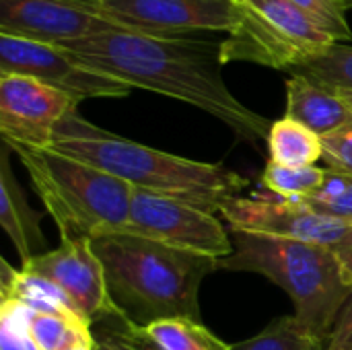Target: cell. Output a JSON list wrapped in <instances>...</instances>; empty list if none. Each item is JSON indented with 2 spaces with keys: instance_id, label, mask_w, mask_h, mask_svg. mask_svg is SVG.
Segmentation results:
<instances>
[{
  "instance_id": "21",
  "label": "cell",
  "mask_w": 352,
  "mask_h": 350,
  "mask_svg": "<svg viewBox=\"0 0 352 350\" xmlns=\"http://www.w3.org/2000/svg\"><path fill=\"white\" fill-rule=\"evenodd\" d=\"M231 350H326V340L303 330L295 316L278 318L258 336L231 344Z\"/></svg>"
},
{
  "instance_id": "13",
  "label": "cell",
  "mask_w": 352,
  "mask_h": 350,
  "mask_svg": "<svg viewBox=\"0 0 352 350\" xmlns=\"http://www.w3.org/2000/svg\"><path fill=\"white\" fill-rule=\"evenodd\" d=\"M109 29L116 25L72 0H0V33L64 45Z\"/></svg>"
},
{
  "instance_id": "31",
  "label": "cell",
  "mask_w": 352,
  "mask_h": 350,
  "mask_svg": "<svg viewBox=\"0 0 352 350\" xmlns=\"http://www.w3.org/2000/svg\"><path fill=\"white\" fill-rule=\"evenodd\" d=\"M344 4H346V8H349V10H352V0H344Z\"/></svg>"
},
{
  "instance_id": "3",
  "label": "cell",
  "mask_w": 352,
  "mask_h": 350,
  "mask_svg": "<svg viewBox=\"0 0 352 350\" xmlns=\"http://www.w3.org/2000/svg\"><path fill=\"white\" fill-rule=\"evenodd\" d=\"M93 250L116 305L132 324L146 328L171 318L202 322L200 287L219 270V260L130 233L95 239Z\"/></svg>"
},
{
  "instance_id": "17",
  "label": "cell",
  "mask_w": 352,
  "mask_h": 350,
  "mask_svg": "<svg viewBox=\"0 0 352 350\" xmlns=\"http://www.w3.org/2000/svg\"><path fill=\"white\" fill-rule=\"evenodd\" d=\"M266 142L270 161L287 167H311L324 155L322 136L287 116L272 122Z\"/></svg>"
},
{
  "instance_id": "12",
  "label": "cell",
  "mask_w": 352,
  "mask_h": 350,
  "mask_svg": "<svg viewBox=\"0 0 352 350\" xmlns=\"http://www.w3.org/2000/svg\"><path fill=\"white\" fill-rule=\"evenodd\" d=\"M76 109V99L37 78L0 72V136L8 149H52L58 124Z\"/></svg>"
},
{
  "instance_id": "2",
  "label": "cell",
  "mask_w": 352,
  "mask_h": 350,
  "mask_svg": "<svg viewBox=\"0 0 352 350\" xmlns=\"http://www.w3.org/2000/svg\"><path fill=\"white\" fill-rule=\"evenodd\" d=\"M52 149L136 190L179 198L214 215L227 198L239 196L250 184L221 163L186 159L107 132L85 120L78 109L58 124Z\"/></svg>"
},
{
  "instance_id": "25",
  "label": "cell",
  "mask_w": 352,
  "mask_h": 350,
  "mask_svg": "<svg viewBox=\"0 0 352 350\" xmlns=\"http://www.w3.org/2000/svg\"><path fill=\"white\" fill-rule=\"evenodd\" d=\"M0 350H39L27 330V309L12 301L0 305Z\"/></svg>"
},
{
  "instance_id": "20",
  "label": "cell",
  "mask_w": 352,
  "mask_h": 350,
  "mask_svg": "<svg viewBox=\"0 0 352 350\" xmlns=\"http://www.w3.org/2000/svg\"><path fill=\"white\" fill-rule=\"evenodd\" d=\"M144 332L159 350H231V344L214 336L202 322L188 318L159 320Z\"/></svg>"
},
{
  "instance_id": "32",
  "label": "cell",
  "mask_w": 352,
  "mask_h": 350,
  "mask_svg": "<svg viewBox=\"0 0 352 350\" xmlns=\"http://www.w3.org/2000/svg\"><path fill=\"white\" fill-rule=\"evenodd\" d=\"M76 350H95V347H91V349H76Z\"/></svg>"
},
{
  "instance_id": "24",
  "label": "cell",
  "mask_w": 352,
  "mask_h": 350,
  "mask_svg": "<svg viewBox=\"0 0 352 350\" xmlns=\"http://www.w3.org/2000/svg\"><path fill=\"white\" fill-rule=\"evenodd\" d=\"M295 4L305 17H309L324 33H328L334 41H351L352 29L349 23V8L344 0H289Z\"/></svg>"
},
{
  "instance_id": "28",
  "label": "cell",
  "mask_w": 352,
  "mask_h": 350,
  "mask_svg": "<svg viewBox=\"0 0 352 350\" xmlns=\"http://www.w3.org/2000/svg\"><path fill=\"white\" fill-rule=\"evenodd\" d=\"M326 350H352V295L330 332Z\"/></svg>"
},
{
  "instance_id": "1",
  "label": "cell",
  "mask_w": 352,
  "mask_h": 350,
  "mask_svg": "<svg viewBox=\"0 0 352 350\" xmlns=\"http://www.w3.org/2000/svg\"><path fill=\"white\" fill-rule=\"evenodd\" d=\"M62 47L132 89H146L210 113L248 144L268 140L272 122L243 105L225 85L221 43L116 27Z\"/></svg>"
},
{
  "instance_id": "15",
  "label": "cell",
  "mask_w": 352,
  "mask_h": 350,
  "mask_svg": "<svg viewBox=\"0 0 352 350\" xmlns=\"http://www.w3.org/2000/svg\"><path fill=\"white\" fill-rule=\"evenodd\" d=\"M287 118L305 124L324 138L352 126V101L305 76L291 74L287 80Z\"/></svg>"
},
{
  "instance_id": "18",
  "label": "cell",
  "mask_w": 352,
  "mask_h": 350,
  "mask_svg": "<svg viewBox=\"0 0 352 350\" xmlns=\"http://www.w3.org/2000/svg\"><path fill=\"white\" fill-rule=\"evenodd\" d=\"M91 324L78 320H66L60 316L37 314L27 309V330L39 350H76L91 349L97 338L91 332Z\"/></svg>"
},
{
  "instance_id": "6",
  "label": "cell",
  "mask_w": 352,
  "mask_h": 350,
  "mask_svg": "<svg viewBox=\"0 0 352 350\" xmlns=\"http://www.w3.org/2000/svg\"><path fill=\"white\" fill-rule=\"evenodd\" d=\"M336 43L289 0H235V21L221 41V60L291 72Z\"/></svg>"
},
{
  "instance_id": "5",
  "label": "cell",
  "mask_w": 352,
  "mask_h": 350,
  "mask_svg": "<svg viewBox=\"0 0 352 350\" xmlns=\"http://www.w3.org/2000/svg\"><path fill=\"white\" fill-rule=\"evenodd\" d=\"M10 151L21 159L62 239L95 241L126 233L134 194L130 184L54 149Z\"/></svg>"
},
{
  "instance_id": "27",
  "label": "cell",
  "mask_w": 352,
  "mask_h": 350,
  "mask_svg": "<svg viewBox=\"0 0 352 350\" xmlns=\"http://www.w3.org/2000/svg\"><path fill=\"white\" fill-rule=\"evenodd\" d=\"M324 155L322 161L326 169L336 173L352 175V126L322 138Z\"/></svg>"
},
{
  "instance_id": "14",
  "label": "cell",
  "mask_w": 352,
  "mask_h": 350,
  "mask_svg": "<svg viewBox=\"0 0 352 350\" xmlns=\"http://www.w3.org/2000/svg\"><path fill=\"white\" fill-rule=\"evenodd\" d=\"M8 151L10 149L4 144L0 157V227L16 248L23 266L47 250L41 233V215L29 206L25 192L12 173Z\"/></svg>"
},
{
  "instance_id": "8",
  "label": "cell",
  "mask_w": 352,
  "mask_h": 350,
  "mask_svg": "<svg viewBox=\"0 0 352 350\" xmlns=\"http://www.w3.org/2000/svg\"><path fill=\"white\" fill-rule=\"evenodd\" d=\"M0 72L37 78L78 103L85 99H118L132 93L130 85L87 66L62 45L8 33H0Z\"/></svg>"
},
{
  "instance_id": "29",
  "label": "cell",
  "mask_w": 352,
  "mask_h": 350,
  "mask_svg": "<svg viewBox=\"0 0 352 350\" xmlns=\"http://www.w3.org/2000/svg\"><path fill=\"white\" fill-rule=\"evenodd\" d=\"M338 262H340V270H342V276L346 281V285L352 287V227H349V231L344 233V237L332 248Z\"/></svg>"
},
{
  "instance_id": "33",
  "label": "cell",
  "mask_w": 352,
  "mask_h": 350,
  "mask_svg": "<svg viewBox=\"0 0 352 350\" xmlns=\"http://www.w3.org/2000/svg\"><path fill=\"white\" fill-rule=\"evenodd\" d=\"M233 2H235V0H233Z\"/></svg>"
},
{
  "instance_id": "4",
  "label": "cell",
  "mask_w": 352,
  "mask_h": 350,
  "mask_svg": "<svg viewBox=\"0 0 352 350\" xmlns=\"http://www.w3.org/2000/svg\"><path fill=\"white\" fill-rule=\"evenodd\" d=\"M233 254L219 268L233 272H256L280 287L295 307L297 324L328 342L330 332L351 299L340 262L332 248L231 231Z\"/></svg>"
},
{
  "instance_id": "26",
  "label": "cell",
  "mask_w": 352,
  "mask_h": 350,
  "mask_svg": "<svg viewBox=\"0 0 352 350\" xmlns=\"http://www.w3.org/2000/svg\"><path fill=\"white\" fill-rule=\"evenodd\" d=\"M103 340L116 350H159L146 336L144 328L132 324L130 320H107L99 324Z\"/></svg>"
},
{
  "instance_id": "23",
  "label": "cell",
  "mask_w": 352,
  "mask_h": 350,
  "mask_svg": "<svg viewBox=\"0 0 352 350\" xmlns=\"http://www.w3.org/2000/svg\"><path fill=\"white\" fill-rule=\"evenodd\" d=\"M299 202L328 219L352 227V175L328 169L324 184Z\"/></svg>"
},
{
  "instance_id": "19",
  "label": "cell",
  "mask_w": 352,
  "mask_h": 350,
  "mask_svg": "<svg viewBox=\"0 0 352 350\" xmlns=\"http://www.w3.org/2000/svg\"><path fill=\"white\" fill-rule=\"evenodd\" d=\"M289 74H299L352 101V45L336 41L318 56L295 66Z\"/></svg>"
},
{
  "instance_id": "30",
  "label": "cell",
  "mask_w": 352,
  "mask_h": 350,
  "mask_svg": "<svg viewBox=\"0 0 352 350\" xmlns=\"http://www.w3.org/2000/svg\"><path fill=\"white\" fill-rule=\"evenodd\" d=\"M95 350H116L107 340H103V338H97V344H95Z\"/></svg>"
},
{
  "instance_id": "10",
  "label": "cell",
  "mask_w": 352,
  "mask_h": 350,
  "mask_svg": "<svg viewBox=\"0 0 352 350\" xmlns=\"http://www.w3.org/2000/svg\"><path fill=\"white\" fill-rule=\"evenodd\" d=\"M116 27L148 35L225 31L235 21L233 0H72Z\"/></svg>"
},
{
  "instance_id": "22",
  "label": "cell",
  "mask_w": 352,
  "mask_h": 350,
  "mask_svg": "<svg viewBox=\"0 0 352 350\" xmlns=\"http://www.w3.org/2000/svg\"><path fill=\"white\" fill-rule=\"evenodd\" d=\"M326 173H328L326 167H316V165L287 167V165L268 161L260 182H262L264 190H268L276 196L301 200V198L309 196L311 192H316L324 184Z\"/></svg>"
},
{
  "instance_id": "11",
  "label": "cell",
  "mask_w": 352,
  "mask_h": 350,
  "mask_svg": "<svg viewBox=\"0 0 352 350\" xmlns=\"http://www.w3.org/2000/svg\"><path fill=\"white\" fill-rule=\"evenodd\" d=\"M219 215L231 231L299 239L326 248H334L349 231L346 225L311 210L303 202L276 196L268 190L252 196H231L221 204Z\"/></svg>"
},
{
  "instance_id": "16",
  "label": "cell",
  "mask_w": 352,
  "mask_h": 350,
  "mask_svg": "<svg viewBox=\"0 0 352 350\" xmlns=\"http://www.w3.org/2000/svg\"><path fill=\"white\" fill-rule=\"evenodd\" d=\"M0 299L2 301H12L23 305L29 311L37 314H50V316H60L66 320H78L87 322L78 309L70 303V299L50 281L25 272L14 270L6 260H2V276H0ZM89 324V322H87Z\"/></svg>"
},
{
  "instance_id": "9",
  "label": "cell",
  "mask_w": 352,
  "mask_h": 350,
  "mask_svg": "<svg viewBox=\"0 0 352 350\" xmlns=\"http://www.w3.org/2000/svg\"><path fill=\"white\" fill-rule=\"evenodd\" d=\"M21 268L54 283L91 326L128 320L109 293L105 268L91 239H62L56 250L31 258Z\"/></svg>"
},
{
  "instance_id": "7",
  "label": "cell",
  "mask_w": 352,
  "mask_h": 350,
  "mask_svg": "<svg viewBox=\"0 0 352 350\" xmlns=\"http://www.w3.org/2000/svg\"><path fill=\"white\" fill-rule=\"evenodd\" d=\"M126 233L208 256L219 262L233 254V239L214 212L179 198L136 188Z\"/></svg>"
}]
</instances>
